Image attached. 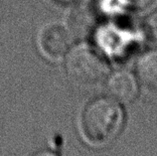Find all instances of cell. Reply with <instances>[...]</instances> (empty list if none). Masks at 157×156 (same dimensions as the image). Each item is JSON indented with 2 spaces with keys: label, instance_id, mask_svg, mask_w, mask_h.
<instances>
[{
  "label": "cell",
  "instance_id": "cell-1",
  "mask_svg": "<svg viewBox=\"0 0 157 156\" xmlns=\"http://www.w3.org/2000/svg\"><path fill=\"white\" fill-rule=\"evenodd\" d=\"M124 114L117 101L97 98L86 105L82 116V130L90 144L106 145L121 133Z\"/></svg>",
  "mask_w": 157,
  "mask_h": 156
},
{
  "label": "cell",
  "instance_id": "cell-2",
  "mask_svg": "<svg viewBox=\"0 0 157 156\" xmlns=\"http://www.w3.org/2000/svg\"><path fill=\"white\" fill-rule=\"evenodd\" d=\"M69 80L80 87H96L109 74V67L102 56L94 49L80 46L70 53L65 65Z\"/></svg>",
  "mask_w": 157,
  "mask_h": 156
},
{
  "label": "cell",
  "instance_id": "cell-3",
  "mask_svg": "<svg viewBox=\"0 0 157 156\" xmlns=\"http://www.w3.org/2000/svg\"><path fill=\"white\" fill-rule=\"evenodd\" d=\"M71 37L68 31L59 25L47 27L42 32L40 46L45 55L52 59L62 58L68 52Z\"/></svg>",
  "mask_w": 157,
  "mask_h": 156
},
{
  "label": "cell",
  "instance_id": "cell-4",
  "mask_svg": "<svg viewBox=\"0 0 157 156\" xmlns=\"http://www.w3.org/2000/svg\"><path fill=\"white\" fill-rule=\"evenodd\" d=\"M106 92L113 101L121 104H128L137 97L138 87L131 74L117 72L107 80Z\"/></svg>",
  "mask_w": 157,
  "mask_h": 156
},
{
  "label": "cell",
  "instance_id": "cell-5",
  "mask_svg": "<svg viewBox=\"0 0 157 156\" xmlns=\"http://www.w3.org/2000/svg\"><path fill=\"white\" fill-rule=\"evenodd\" d=\"M137 73L145 91L157 97V51L148 53L139 61Z\"/></svg>",
  "mask_w": 157,
  "mask_h": 156
},
{
  "label": "cell",
  "instance_id": "cell-6",
  "mask_svg": "<svg viewBox=\"0 0 157 156\" xmlns=\"http://www.w3.org/2000/svg\"><path fill=\"white\" fill-rule=\"evenodd\" d=\"M143 31L147 42L157 48V11L147 17L143 25Z\"/></svg>",
  "mask_w": 157,
  "mask_h": 156
},
{
  "label": "cell",
  "instance_id": "cell-7",
  "mask_svg": "<svg viewBox=\"0 0 157 156\" xmlns=\"http://www.w3.org/2000/svg\"><path fill=\"white\" fill-rule=\"evenodd\" d=\"M124 1L132 7L137 8V9H141V8L147 7L149 4L152 3L153 0H124Z\"/></svg>",
  "mask_w": 157,
  "mask_h": 156
},
{
  "label": "cell",
  "instance_id": "cell-8",
  "mask_svg": "<svg viewBox=\"0 0 157 156\" xmlns=\"http://www.w3.org/2000/svg\"><path fill=\"white\" fill-rule=\"evenodd\" d=\"M33 156H57V155L55 153L51 152V151L43 150V151H39V152H37L36 154H34Z\"/></svg>",
  "mask_w": 157,
  "mask_h": 156
},
{
  "label": "cell",
  "instance_id": "cell-9",
  "mask_svg": "<svg viewBox=\"0 0 157 156\" xmlns=\"http://www.w3.org/2000/svg\"><path fill=\"white\" fill-rule=\"evenodd\" d=\"M59 1H62V2H70V1H73V0H59Z\"/></svg>",
  "mask_w": 157,
  "mask_h": 156
}]
</instances>
